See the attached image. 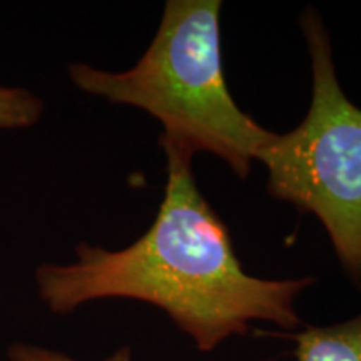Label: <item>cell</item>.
<instances>
[{
  "label": "cell",
  "mask_w": 361,
  "mask_h": 361,
  "mask_svg": "<svg viewBox=\"0 0 361 361\" xmlns=\"http://www.w3.org/2000/svg\"><path fill=\"white\" fill-rule=\"evenodd\" d=\"M164 197L151 228L134 245L109 251L82 243L69 264H40V300L56 314L106 298L142 301L164 311L207 353L252 323L296 331V298L316 279H263L243 269L228 226L197 188L192 157L162 147Z\"/></svg>",
  "instance_id": "1"
},
{
  "label": "cell",
  "mask_w": 361,
  "mask_h": 361,
  "mask_svg": "<svg viewBox=\"0 0 361 361\" xmlns=\"http://www.w3.org/2000/svg\"><path fill=\"white\" fill-rule=\"evenodd\" d=\"M219 0H168L159 29L133 69L106 72L69 66L84 92L146 111L162 124L161 147L194 157L209 152L239 179L276 133L241 111L229 92L221 57Z\"/></svg>",
  "instance_id": "2"
},
{
  "label": "cell",
  "mask_w": 361,
  "mask_h": 361,
  "mask_svg": "<svg viewBox=\"0 0 361 361\" xmlns=\"http://www.w3.org/2000/svg\"><path fill=\"white\" fill-rule=\"evenodd\" d=\"M300 25L311 59V104L300 126L261 149L268 194L314 214L338 261L361 290V109L343 92L331 40L313 7Z\"/></svg>",
  "instance_id": "3"
},
{
  "label": "cell",
  "mask_w": 361,
  "mask_h": 361,
  "mask_svg": "<svg viewBox=\"0 0 361 361\" xmlns=\"http://www.w3.org/2000/svg\"><path fill=\"white\" fill-rule=\"evenodd\" d=\"M291 338L296 361H361V313L331 326H306Z\"/></svg>",
  "instance_id": "4"
},
{
  "label": "cell",
  "mask_w": 361,
  "mask_h": 361,
  "mask_svg": "<svg viewBox=\"0 0 361 361\" xmlns=\"http://www.w3.org/2000/svg\"><path fill=\"white\" fill-rule=\"evenodd\" d=\"M42 112L44 102L30 90L0 85V129L30 128Z\"/></svg>",
  "instance_id": "5"
},
{
  "label": "cell",
  "mask_w": 361,
  "mask_h": 361,
  "mask_svg": "<svg viewBox=\"0 0 361 361\" xmlns=\"http://www.w3.org/2000/svg\"><path fill=\"white\" fill-rule=\"evenodd\" d=\"M8 360L11 361H78L67 356L61 351H54L47 348H40L35 345H27V343H13L8 348ZM104 361H133L129 346H123L112 353L109 358Z\"/></svg>",
  "instance_id": "6"
}]
</instances>
